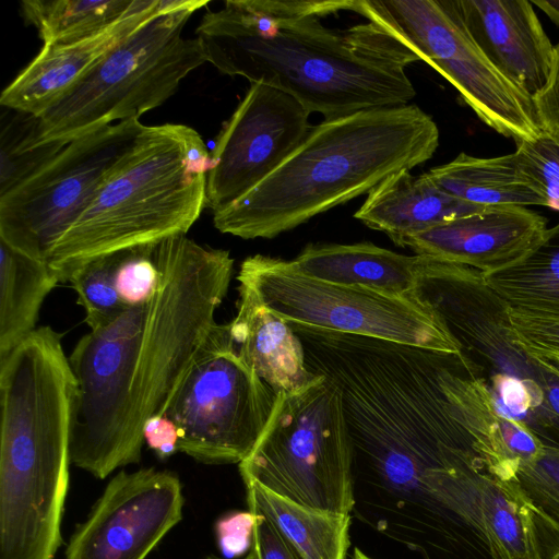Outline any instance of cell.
<instances>
[{
	"label": "cell",
	"mask_w": 559,
	"mask_h": 559,
	"mask_svg": "<svg viewBox=\"0 0 559 559\" xmlns=\"http://www.w3.org/2000/svg\"><path fill=\"white\" fill-rule=\"evenodd\" d=\"M153 297L90 330L69 360L79 389L71 463L98 479L141 460L144 426L160 415L217 323L234 259L186 235L155 249Z\"/></svg>",
	"instance_id": "1"
},
{
	"label": "cell",
	"mask_w": 559,
	"mask_h": 559,
	"mask_svg": "<svg viewBox=\"0 0 559 559\" xmlns=\"http://www.w3.org/2000/svg\"><path fill=\"white\" fill-rule=\"evenodd\" d=\"M356 0H227L197 27L206 62L263 83L329 118L407 105L416 95L406 68L419 57L381 21L348 28L322 19Z\"/></svg>",
	"instance_id": "2"
},
{
	"label": "cell",
	"mask_w": 559,
	"mask_h": 559,
	"mask_svg": "<svg viewBox=\"0 0 559 559\" xmlns=\"http://www.w3.org/2000/svg\"><path fill=\"white\" fill-rule=\"evenodd\" d=\"M78 396L55 331H35L0 358V559H55Z\"/></svg>",
	"instance_id": "3"
},
{
	"label": "cell",
	"mask_w": 559,
	"mask_h": 559,
	"mask_svg": "<svg viewBox=\"0 0 559 559\" xmlns=\"http://www.w3.org/2000/svg\"><path fill=\"white\" fill-rule=\"evenodd\" d=\"M438 145L436 122L417 105L324 119L272 174L214 211V226L242 239L274 238L426 163Z\"/></svg>",
	"instance_id": "4"
},
{
	"label": "cell",
	"mask_w": 559,
	"mask_h": 559,
	"mask_svg": "<svg viewBox=\"0 0 559 559\" xmlns=\"http://www.w3.org/2000/svg\"><path fill=\"white\" fill-rule=\"evenodd\" d=\"M212 167L194 129L144 126L47 262L67 282L91 259L186 235L206 207Z\"/></svg>",
	"instance_id": "5"
},
{
	"label": "cell",
	"mask_w": 559,
	"mask_h": 559,
	"mask_svg": "<svg viewBox=\"0 0 559 559\" xmlns=\"http://www.w3.org/2000/svg\"><path fill=\"white\" fill-rule=\"evenodd\" d=\"M206 0H171L105 55L58 103L35 117L28 151L67 145L104 127L139 119L164 104L180 82L206 62L198 37L185 38L190 16Z\"/></svg>",
	"instance_id": "6"
},
{
	"label": "cell",
	"mask_w": 559,
	"mask_h": 559,
	"mask_svg": "<svg viewBox=\"0 0 559 559\" xmlns=\"http://www.w3.org/2000/svg\"><path fill=\"white\" fill-rule=\"evenodd\" d=\"M354 447L342 393L317 374L276 395L271 417L239 463L245 484L257 483L297 503L352 514Z\"/></svg>",
	"instance_id": "7"
},
{
	"label": "cell",
	"mask_w": 559,
	"mask_h": 559,
	"mask_svg": "<svg viewBox=\"0 0 559 559\" xmlns=\"http://www.w3.org/2000/svg\"><path fill=\"white\" fill-rule=\"evenodd\" d=\"M237 281L288 324L461 352L443 322L414 295L323 282L298 273L289 261L263 254L245 259Z\"/></svg>",
	"instance_id": "8"
},
{
	"label": "cell",
	"mask_w": 559,
	"mask_h": 559,
	"mask_svg": "<svg viewBox=\"0 0 559 559\" xmlns=\"http://www.w3.org/2000/svg\"><path fill=\"white\" fill-rule=\"evenodd\" d=\"M276 395L240 355L229 322L216 323L162 414L178 428L179 452L205 464H239Z\"/></svg>",
	"instance_id": "9"
},
{
	"label": "cell",
	"mask_w": 559,
	"mask_h": 559,
	"mask_svg": "<svg viewBox=\"0 0 559 559\" xmlns=\"http://www.w3.org/2000/svg\"><path fill=\"white\" fill-rule=\"evenodd\" d=\"M354 12L390 27L460 93L477 117L515 143L543 130L533 99L506 78L467 32L455 0H357Z\"/></svg>",
	"instance_id": "10"
},
{
	"label": "cell",
	"mask_w": 559,
	"mask_h": 559,
	"mask_svg": "<svg viewBox=\"0 0 559 559\" xmlns=\"http://www.w3.org/2000/svg\"><path fill=\"white\" fill-rule=\"evenodd\" d=\"M413 295L480 369L490 393L523 383L559 417V367L516 343L509 306L487 286L481 271L423 257Z\"/></svg>",
	"instance_id": "11"
},
{
	"label": "cell",
	"mask_w": 559,
	"mask_h": 559,
	"mask_svg": "<svg viewBox=\"0 0 559 559\" xmlns=\"http://www.w3.org/2000/svg\"><path fill=\"white\" fill-rule=\"evenodd\" d=\"M139 119L74 139L29 177L0 194V240L46 260L143 129Z\"/></svg>",
	"instance_id": "12"
},
{
	"label": "cell",
	"mask_w": 559,
	"mask_h": 559,
	"mask_svg": "<svg viewBox=\"0 0 559 559\" xmlns=\"http://www.w3.org/2000/svg\"><path fill=\"white\" fill-rule=\"evenodd\" d=\"M310 115L292 95L251 83L211 153L206 207L230 204L272 174L308 134Z\"/></svg>",
	"instance_id": "13"
},
{
	"label": "cell",
	"mask_w": 559,
	"mask_h": 559,
	"mask_svg": "<svg viewBox=\"0 0 559 559\" xmlns=\"http://www.w3.org/2000/svg\"><path fill=\"white\" fill-rule=\"evenodd\" d=\"M183 503L177 474L121 471L72 534L66 559H145L181 521Z\"/></svg>",
	"instance_id": "14"
},
{
	"label": "cell",
	"mask_w": 559,
	"mask_h": 559,
	"mask_svg": "<svg viewBox=\"0 0 559 559\" xmlns=\"http://www.w3.org/2000/svg\"><path fill=\"white\" fill-rule=\"evenodd\" d=\"M546 229L545 217L525 206H491L405 236L395 245L418 255L489 273L521 260Z\"/></svg>",
	"instance_id": "15"
},
{
	"label": "cell",
	"mask_w": 559,
	"mask_h": 559,
	"mask_svg": "<svg viewBox=\"0 0 559 559\" xmlns=\"http://www.w3.org/2000/svg\"><path fill=\"white\" fill-rule=\"evenodd\" d=\"M471 37L489 61L532 99L546 85L555 55L526 0H455Z\"/></svg>",
	"instance_id": "16"
},
{
	"label": "cell",
	"mask_w": 559,
	"mask_h": 559,
	"mask_svg": "<svg viewBox=\"0 0 559 559\" xmlns=\"http://www.w3.org/2000/svg\"><path fill=\"white\" fill-rule=\"evenodd\" d=\"M171 0H145L139 9L86 39L43 45L37 56L2 91L0 104L39 117L74 87L112 48L144 22L166 10Z\"/></svg>",
	"instance_id": "17"
},
{
	"label": "cell",
	"mask_w": 559,
	"mask_h": 559,
	"mask_svg": "<svg viewBox=\"0 0 559 559\" xmlns=\"http://www.w3.org/2000/svg\"><path fill=\"white\" fill-rule=\"evenodd\" d=\"M449 503L493 559H534L525 499L515 480H500L481 461L468 462L455 476Z\"/></svg>",
	"instance_id": "18"
},
{
	"label": "cell",
	"mask_w": 559,
	"mask_h": 559,
	"mask_svg": "<svg viewBox=\"0 0 559 559\" xmlns=\"http://www.w3.org/2000/svg\"><path fill=\"white\" fill-rule=\"evenodd\" d=\"M486 209L448 194L427 173L414 176L411 170L402 169L368 192L355 218L386 234L396 243L405 236Z\"/></svg>",
	"instance_id": "19"
},
{
	"label": "cell",
	"mask_w": 559,
	"mask_h": 559,
	"mask_svg": "<svg viewBox=\"0 0 559 559\" xmlns=\"http://www.w3.org/2000/svg\"><path fill=\"white\" fill-rule=\"evenodd\" d=\"M230 333L245 361L276 393L293 392L313 379L304 346L292 326L269 310L247 286L238 285Z\"/></svg>",
	"instance_id": "20"
},
{
	"label": "cell",
	"mask_w": 559,
	"mask_h": 559,
	"mask_svg": "<svg viewBox=\"0 0 559 559\" xmlns=\"http://www.w3.org/2000/svg\"><path fill=\"white\" fill-rule=\"evenodd\" d=\"M423 257L405 255L370 242L307 246L294 260V270L306 276L392 295H413Z\"/></svg>",
	"instance_id": "21"
},
{
	"label": "cell",
	"mask_w": 559,
	"mask_h": 559,
	"mask_svg": "<svg viewBox=\"0 0 559 559\" xmlns=\"http://www.w3.org/2000/svg\"><path fill=\"white\" fill-rule=\"evenodd\" d=\"M428 177L448 194L471 204L491 206H547L544 197L521 170L515 154L475 157L460 153L431 168Z\"/></svg>",
	"instance_id": "22"
},
{
	"label": "cell",
	"mask_w": 559,
	"mask_h": 559,
	"mask_svg": "<svg viewBox=\"0 0 559 559\" xmlns=\"http://www.w3.org/2000/svg\"><path fill=\"white\" fill-rule=\"evenodd\" d=\"M248 511L265 518L304 559H346L352 514L307 507L247 483Z\"/></svg>",
	"instance_id": "23"
},
{
	"label": "cell",
	"mask_w": 559,
	"mask_h": 559,
	"mask_svg": "<svg viewBox=\"0 0 559 559\" xmlns=\"http://www.w3.org/2000/svg\"><path fill=\"white\" fill-rule=\"evenodd\" d=\"M59 282L58 272L46 260L0 240V357L37 329L40 307Z\"/></svg>",
	"instance_id": "24"
},
{
	"label": "cell",
	"mask_w": 559,
	"mask_h": 559,
	"mask_svg": "<svg viewBox=\"0 0 559 559\" xmlns=\"http://www.w3.org/2000/svg\"><path fill=\"white\" fill-rule=\"evenodd\" d=\"M487 286L511 309L545 320L559 321V223L547 228L521 260L483 273Z\"/></svg>",
	"instance_id": "25"
},
{
	"label": "cell",
	"mask_w": 559,
	"mask_h": 559,
	"mask_svg": "<svg viewBox=\"0 0 559 559\" xmlns=\"http://www.w3.org/2000/svg\"><path fill=\"white\" fill-rule=\"evenodd\" d=\"M145 0H24L21 10L44 45L72 44L107 29Z\"/></svg>",
	"instance_id": "26"
},
{
	"label": "cell",
	"mask_w": 559,
	"mask_h": 559,
	"mask_svg": "<svg viewBox=\"0 0 559 559\" xmlns=\"http://www.w3.org/2000/svg\"><path fill=\"white\" fill-rule=\"evenodd\" d=\"M120 251L91 259L73 270L70 282L78 302L85 312V322L91 330L100 329L129 308L120 299L115 286V269Z\"/></svg>",
	"instance_id": "27"
},
{
	"label": "cell",
	"mask_w": 559,
	"mask_h": 559,
	"mask_svg": "<svg viewBox=\"0 0 559 559\" xmlns=\"http://www.w3.org/2000/svg\"><path fill=\"white\" fill-rule=\"evenodd\" d=\"M514 154L547 207L559 212V136L542 131L533 139L518 142Z\"/></svg>",
	"instance_id": "28"
},
{
	"label": "cell",
	"mask_w": 559,
	"mask_h": 559,
	"mask_svg": "<svg viewBox=\"0 0 559 559\" xmlns=\"http://www.w3.org/2000/svg\"><path fill=\"white\" fill-rule=\"evenodd\" d=\"M515 483L525 500L559 524V449L546 447L543 453L520 465Z\"/></svg>",
	"instance_id": "29"
},
{
	"label": "cell",
	"mask_w": 559,
	"mask_h": 559,
	"mask_svg": "<svg viewBox=\"0 0 559 559\" xmlns=\"http://www.w3.org/2000/svg\"><path fill=\"white\" fill-rule=\"evenodd\" d=\"M157 245L120 251L114 280L116 290L128 308L145 304L156 290L159 280L155 262Z\"/></svg>",
	"instance_id": "30"
},
{
	"label": "cell",
	"mask_w": 559,
	"mask_h": 559,
	"mask_svg": "<svg viewBox=\"0 0 559 559\" xmlns=\"http://www.w3.org/2000/svg\"><path fill=\"white\" fill-rule=\"evenodd\" d=\"M516 343L531 356L559 364V321L530 317L509 307Z\"/></svg>",
	"instance_id": "31"
},
{
	"label": "cell",
	"mask_w": 559,
	"mask_h": 559,
	"mask_svg": "<svg viewBox=\"0 0 559 559\" xmlns=\"http://www.w3.org/2000/svg\"><path fill=\"white\" fill-rule=\"evenodd\" d=\"M254 516L250 511L231 512L221 518L216 524L218 544L228 558L241 556L250 550Z\"/></svg>",
	"instance_id": "32"
},
{
	"label": "cell",
	"mask_w": 559,
	"mask_h": 559,
	"mask_svg": "<svg viewBox=\"0 0 559 559\" xmlns=\"http://www.w3.org/2000/svg\"><path fill=\"white\" fill-rule=\"evenodd\" d=\"M253 516L252 543L248 554L250 559H304L265 518L257 514Z\"/></svg>",
	"instance_id": "33"
},
{
	"label": "cell",
	"mask_w": 559,
	"mask_h": 559,
	"mask_svg": "<svg viewBox=\"0 0 559 559\" xmlns=\"http://www.w3.org/2000/svg\"><path fill=\"white\" fill-rule=\"evenodd\" d=\"M534 559H559V524L525 500Z\"/></svg>",
	"instance_id": "34"
},
{
	"label": "cell",
	"mask_w": 559,
	"mask_h": 559,
	"mask_svg": "<svg viewBox=\"0 0 559 559\" xmlns=\"http://www.w3.org/2000/svg\"><path fill=\"white\" fill-rule=\"evenodd\" d=\"M533 103L542 130L559 136V44L555 46L548 81Z\"/></svg>",
	"instance_id": "35"
},
{
	"label": "cell",
	"mask_w": 559,
	"mask_h": 559,
	"mask_svg": "<svg viewBox=\"0 0 559 559\" xmlns=\"http://www.w3.org/2000/svg\"><path fill=\"white\" fill-rule=\"evenodd\" d=\"M144 442L159 459H167L179 452V432L177 426L166 415L152 416L145 424Z\"/></svg>",
	"instance_id": "36"
},
{
	"label": "cell",
	"mask_w": 559,
	"mask_h": 559,
	"mask_svg": "<svg viewBox=\"0 0 559 559\" xmlns=\"http://www.w3.org/2000/svg\"><path fill=\"white\" fill-rule=\"evenodd\" d=\"M532 4H535L540 10H543L548 17L559 26V0L558 1H542V0H535L531 2Z\"/></svg>",
	"instance_id": "37"
},
{
	"label": "cell",
	"mask_w": 559,
	"mask_h": 559,
	"mask_svg": "<svg viewBox=\"0 0 559 559\" xmlns=\"http://www.w3.org/2000/svg\"><path fill=\"white\" fill-rule=\"evenodd\" d=\"M354 559H372L369 556H367L362 550L359 548H355L354 550Z\"/></svg>",
	"instance_id": "38"
},
{
	"label": "cell",
	"mask_w": 559,
	"mask_h": 559,
	"mask_svg": "<svg viewBox=\"0 0 559 559\" xmlns=\"http://www.w3.org/2000/svg\"><path fill=\"white\" fill-rule=\"evenodd\" d=\"M205 559H224V558H219L217 556H214V555H210L207 556ZM241 559H250V556L247 555L245 558H241Z\"/></svg>",
	"instance_id": "39"
},
{
	"label": "cell",
	"mask_w": 559,
	"mask_h": 559,
	"mask_svg": "<svg viewBox=\"0 0 559 559\" xmlns=\"http://www.w3.org/2000/svg\"><path fill=\"white\" fill-rule=\"evenodd\" d=\"M551 364H552V362H551ZM554 365H556V366H558V367H559V364H554Z\"/></svg>",
	"instance_id": "40"
}]
</instances>
